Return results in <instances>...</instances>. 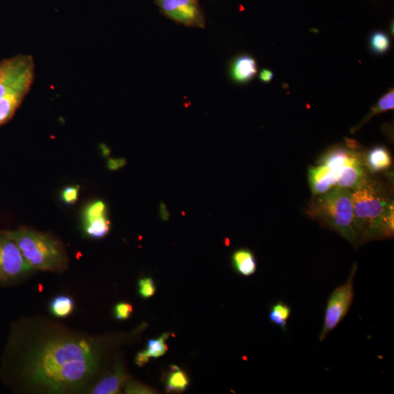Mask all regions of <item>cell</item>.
<instances>
[{
  "instance_id": "1",
  "label": "cell",
  "mask_w": 394,
  "mask_h": 394,
  "mask_svg": "<svg viewBox=\"0 0 394 394\" xmlns=\"http://www.w3.org/2000/svg\"><path fill=\"white\" fill-rule=\"evenodd\" d=\"M97 348L90 341L55 339L36 350L26 370L33 383L50 391L63 392L85 384L98 366Z\"/></svg>"
},
{
  "instance_id": "2",
  "label": "cell",
  "mask_w": 394,
  "mask_h": 394,
  "mask_svg": "<svg viewBox=\"0 0 394 394\" xmlns=\"http://www.w3.org/2000/svg\"><path fill=\"white\" fill-rule=\"evenodd\" d=\"M351 191L354 228L360 244L393 238V192L371 175Z\"/></svg>"
},
{
  "instance_id": "3",
  "label": "cell",
  "mask_w": 394,
  "mask_h": 394,
  "mask_svg": "<svg viewBox=\"0 0 394 394\" xmlns=\"http://www.w3.org/2000/svg\"><path fill=\"white\" fill-rule=\"evenodd\" d=\"M307 214L337 232L355 247L360 245L354 228L350 189L336 186L323 194L313 195Z\"/></svg>"
},
{
  "instance_id": "4",
  "label": "cell",
  "mask_w": 394,
  "mask_h": 394,
  "mask_svg": "<svg viewBox=\"0 0 394 394\" xmlns=\"http://www.w3.org/2000/svg\"><path fill=\"white\" fill-rule=\"evenodd\" d=\"M8 233L33 269L58 271L67 263L62 245L49 234L24 227Z\"/></svg>"
},
{
  "instance_id": "5",
  "label": "cell",
  "mask_w": 394,
  "mask_h": 394,
  "mask_svg": "<svg viewBox=\"0 0 394 394\" xmlns=\"http://www.w3.org/2000/svg\"><path fill=\"white\" fill-rule=\"evenodd\" d=\"M357 272V265L353 267L347 282L337 287L327 302L324 322L319 340L323 341L346 317L354 297L353 279Z\"/></svg>"
},
{
  "instance_id": "6",
  "label": "cell",
  "mask_w": 394,
  "mask_h": 394,
  "mask_svg": "<svg viewBox=\"0 0 394 394\" xmlns=\"http://www.w3.org/2000/svg\"><path fill=\"white\" fill-rule=\"evenodd\" d=\"M32 269L8 232H0V282L18 279Z\"/></svg>"
},
{
  "instance_id": "7",
  "label": "cell",
  "mask_w": 394,
  "mask_h": 394,
  "mask_svg": "<svg viewBox=\"0 0 394 394\" xmlns=\"http://www.w3.org/2000/svg\"><path fill=\"white\" fill-rule=\"evenodd\" d=\"M162 15L190 28H205V18L199 0H155Z\"/></svg>"
},
{
  "instance_id": "8",
  "label": "cell",
  "mask_w": 394,
  "mask_h": 394,
  "mask_svg": "<svg viewBox=\"0 0 394 394\" xmlns=\"http://www.w3.org/2000/svg\"><path fill=\"white\" fill-rule=\"evenodd\" d=\"M30 55H18L0 62V100L18 86L26 77L35 74Z\"/></svg>"
},
{
  "instance_id": "9",
  "label": "cell",
  "mask_w": 394,
  "mask_h": 394,
  "mask_svg": "<svg viewBox=\"0 0 394 394\" xmlns=\"http://www.w3.org/2000/svg\"><path fill=\"white\" fill-rule=\"evenodd\" d=\"M35 80V74L26 77L15 89L0 100V126L8 123L28 95Z\"/></svg>"
},
{
  "instance_id": "10",
  "label": "cell",
  "mask_w": 394,
  "mask_h": 394,
  "mask_svg": "<svg viewBox=\"0 0 394 394\" xmlns=\"http://www.w3.org/2000/svg\"><path fill=\"white\" fill-rule=\"evenodd\" d=\"M232 80L238 84L251 82L258 73L257 62L252 55L243 54L235 57L229 64Z\"/></svg>"
},
{
  "instance_id": "11",
  "label": "cell",
  "mask_w": 394,
  "mask_h": 394,
  "mask_svg": "<svg viewBox=\"0 0 394 394\" xmlns=\"http://www.w3.org/2000/svg\"><path fill=\"white\" fill-rule=\"evenodd\" d=\"M308 170L310 188L313 195L327 192L337 186V177L326 166L318 164Z\"/></svg>"
},
{
  "instance_id": "12",
  "label": "cell",
  "mask_w": 394,
  "mask_h": 394,
  "mask_svg": "<svg viewBox=\"0 0 394 394\" xmlns=\"http://www.w3.org/2000/svg\"><path fill=\"white\" fill-rule=\"evenodd\" d=\"M364 164L370 173L382 172L391 167L392 159L390 152L384 147H377L367 153Z\"/></svg>"
},
{
  "instance_id": "13",
  "label": "cell",
  "mask_w": 394,
  "mask_h": 394,
  "mask_svg": "<svg viewBox=\"0 0 394 394\" xmlns=\"http://www.w3.org/2000/svg\"><path fill=\"white\" fill-rule=\"evenodd\" d=\"M126 376L122 368L117 367L115 372L103 379L94 387L91 393L95 394H113L121 391L124 385Z\"/></svg>"
},
{
  "instance_id": "14",
  "label": "cell",
  "mask_w": 394,
  "mask_h": 394,
  "mask_svg": "<svg viewBox=\"0 0 394 394\" xmlns=\"http://www.w3.org/2000/svg\"><path fill=\"white\" fill-rule=\"evenodd\" d=\"M169 337V334L165 333L159 338L149 340L147 348L137 355L135 358L137 365L142 366L148 363L151 358H159L164 356L168 350L165 341Z\"/></svg>"
},
{
  "instance_id": "15",
  "label": "cell",
  "mask_w": 394,
  "mask_h": 394,
  "mask_svg": "<svg viewBox=\"0 0 394 394\" xmlns=\"http://www.w3.org/2000/svg\"><path fill=\"white\" fill-rule=\"evenodd\" d=\"M232 263L236 272L246 277L254 274L256 271V258L249 250L242 249L235 252L232 256Z\"/></svg>"
},
{
  "instance_id": "16",
  "label": "cell",
  "mask_w": 394,
  "mask_h": 394,
  "mask_svg": "<svg viewBox=\"0 0 394 394\" xmlns=\"http://www.w3.org/2000/svg\"><path fill=\"white\" fill-rule=\"evenodd\" d=\"M110 229L107 216L84 222V232L91 238H102L109 233Z\"/></svg>"
},
{
  "instance_id": "17",
  "label": "cell",
  "mask_w": 394,
  "mask_h": 394,
  "mask_svg": "<svg viewBox=\"0 0 394 394\" xmlns=\"http://www.w3.org/2000/svg\"><path fill=\"white\" fill-rule=\"evenodd\" d=\"M291 313L290 307L283 301H279L271 308L269 319L271 323L279 326L283 332H287V322Z\"/></svg>"
},
{
  "instance_id": "18",
  "label": "cell",
  "mask_w": 394,
  "mask_h": 394,
  "mask_svg": "<svg viewBox=\"0 0 394 394\" xmlns=\"http://www.w3.org/2000/svg\"><path fill=\"white\" fill-rule=\"evenodd\" d=\"M394 108V91L393 89L389 90L388 93L381 97L372 109L370 113L366 115L364 120L357 127L352 130V133H355L364 124L370 121L377 114L393 110Z\"/></svg>"
},
{
  "instance_id": "19",
  "label": "cell",
  "mask_w": 394,
  "mask_h": 394,
  "mask_svg": "<svg viewBox=\"0 0 394 394\" xmlns=\"http://www.w3.org/2000/svg\"><path fill=\"white\" fill-rule=\"evenodd\" d=\"M391 42L387 33L377 30L373 32L369 39V47L375 55H384L389 50Z\"/></svg>"
},
{
  "instance_id": "20",
  "label": "cell",
  "mask_w": 394,
  "mask_h": 394,
  "mask_svg": "<svg viewBox=\"0 0 394 394\" xmlns=\"http://www.w3.org/2000/svg\"><path fill=\"white\" fill-rule=\"evenodd\" d=\"M74 301L68 296H59L50 302V310L53 315L59 318L69 317L74 310Z\"/></svg>"
},
{
  "instance_id": "21",
  "label": "cell",
  "mask_w": 394,
  "mask_h": 394,
  "mask_svg": "<svg viewBox=\"0 0 394 394\" xmlns=\"http://www.w3.org/2000/svg\"><path fill=\"white\" fill-rule=\"evenodd\" d=\"M172 370L167 377V390L177 392L185 391L189 384L187 375L176 366Z\"/></svg>"
},
{
  "instance_id": "22",
  "label": "cell",
  "mask_w": 394,
  "mask_h": 394,
  "mask_svg": "<svg viewBox=\"0 0 394 394\" xmlns=\"http://www.w3.org/2000/svg\"><path fill=\"white\" fill-rule=\"evenodd\" d=\"M107 207L102 201L89 204L84 212V222L107 216Z\"/></svg>"
},
{
  "instance_id": "23",
  "label": "cell",
  "mask_w": 394,
  "mask_h": 394,
  "mask_svg": "<svg viewBox=\"0 0 394 394\" xmlns=\"http://www.w3.org/2000/svg\"><path fill=\"white\" fill-rule=\"evenodd\" d=\"M139 293L142 298L149 299L156 292V287L151 279H140L138 283Z\"/></svg>"
},
{
  "instance_id": "24",
  "label": "cell",
  "mask_w": 394,
  "mask_h": 394,
  "mask_svg": "<svg viewBox=\"0 0 394 394\" xmlns=\"http://www.w3.org/2000/svg\"><path fill=\"white\" fill-rule=\"evenodd\" d=\"M79 186H70L66 187L62 192V200L66 204H74L78 199Z\"/></svg>"
},
{
  "instance_id": "25",
  "label": "cell",
  "mask_w": 394,
  "mask_h": 394,
  "mask_svg": "<svg viewBox=\"0 0 394 394\" xmlns=\"http://www.w3.org/2000/svg\"><path fill=\"white\" fill-rule=\"evenodd\" d=\"M133 312V306L124 302L117 304L114 309L115 317L118 320L128 319Z\"/></svg>"
},
{
  "instance_id": "26",
  "label": "cell",
  "mask_w": 394,
  "mask_h": 394,
  "mask_svg": "<svg viewBox=\"0 0 394 394\" xmlns=\"http://www.w3.org/2000/svg\"><path fill=\"white\" fill-rule=\"evenodd\" d=\"M126 393H151V390L138 383H129L125 389Z\"/></svg>"
},
{
  "instance_id": "27",
  "label": "cell",
  "mask_w": 394,
  "mask_h": 394,
  "mask_svg": "<svg viewBox=\"0 0 394 394\" xmlns=\"http://www.w3.org/2000/svg\"><path fill=\"white\" fill-rule=\"evenodd\" d=\"M273 77L274 73L268 69L262 70L259 73L260 81L265 84L270 82Z\"/></svg>"
},
{
  "instance_id": "28",
  "label": "cell",
  "mask_w": 394,
  "mask_h": 394,
  "mask_svg": "<svg viewBox=\"0 0 394 394\" xmlns=\"http://www.w3.org/2000/svg\"><path fill=\"white\" fill-rule=\"evenodd\" d=\"M126 162L124 160H111L109 162V167L111 169L115 170L123 167Z\"/></svg>"
},
{
  "instance_id": "29",
  "label": "cell",
  "mask_w": 394,
  "mask_h": 394,
  "mask_svg": "<svg viewBox=\"0 0 394 394\" xmlns=\"http://www.w3.org/2000/svg\"><path fill=\"white\" fill-rule=\"evenodd\" d=\"M160 212H161L160 215L162 216V218L164 220H167L169 217V214H168L167 209V208L164 204L161 205Z\"/></svg>"
}]
</instances>
